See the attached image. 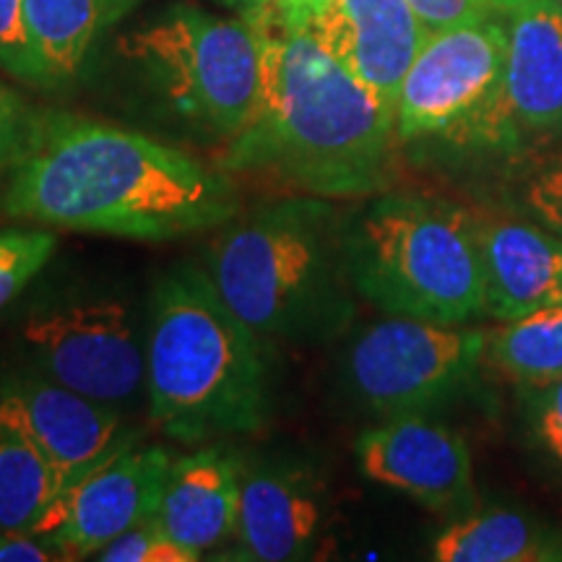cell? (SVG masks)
<instances>
[{"instance_id": "obj_1", "label": "cell", "mask_w": 562, "mask_h": 562, "mask_svg": "<svg viewBox=\"0 0 562 562\" xmlns=\"http://www.w3.org/2000/svg\"><path fill=\"white\" fill-rule=\"evenodd\" d=\"M0 191V211L42 227L167 243L237 214L224 170L146 136L45 110L40 136Z\"/></svg>"}, {"instance_id": "obj_2", "label": "cell", "mask_w": 562, "mask_h": 562, "mask_svg": "<svg viewBox=\"0 0 562 562\" xmlns=\"http://www.w3.org/2000/svg\"><path fill=\"white\" fill-rule=\"evenodd\" d=\"M261 42V79L248 121L227 140L224 172L263 175L321 199L389 188L396 112L378 100L307 26L284 24L271 3L248 5Z\"/></svg>"}, {"instance_id": "obj_3", "label": "cell", "mask_w": 562, "mask_h": 562, "mask_svg": "<svg viewBox=\"0 0 562 562\" xmlns=\"http://www.w3.org/2000/svg\"><path fill=\"white\" fill-rule=\"evenodd\" d=\"M261 341L199 266L161 273L146 313L154 427L191 446L261 430L271 409Z\"/></svg>"}, {"instance_id": "obj_4", "label": "cell", "mask_w": 562, "mask_h": 562, "mask_svg": "<svg viewBox=\"0 0 562 562\" xmlns=\"http://www.w3.org/2000/svg\"><path fill=\"white\" fill-rule=\"evenodd\" d=\"M203 271L263 341L307 344L347 321L341 224L321 195L235 214L209 245Z\"/></svg>"}, {"instance_id": "obj_5", "label": "cell", "mask_w": 562, "mask_h": 562, "mask_svg": "<svg viewBox=\"0 0 562 562\" xmlns=\"http://www.w3.org/2000/svg\"><path fill=\"white\" fill-rule=\"evenodd\" d=\"M351 286L389 315L469 323L484 313L476 216L419 193H375L341 224Z\"/></svg>"}, {"instance_id": "obj_6", "label": "cell", "mask_w": 562, "mask_h": 562, "mask_svg": "<svg viewBox=\"0 0 562 562\" xmlns=\"http://www.w3.org/2000/svg\"><path fill=\"white\" fill-rule=\"evenodd\" d=\"M123 53L180 115L229 140L248 121L261 79V42L248 16L172 3L123 40Z\"/></svg>"}, {"instance_id": "obj_7", "label": "cell", "mask_w": 562, "mask_h": 562, "mask_svg": "<svg viewBox=\"0 0 562 562\" xmlns=\"http://www.w3.org/2000/svg\"><path fill=\"white\" fill-rule=\"evenodd\" d=\"M508 24L492 16L432 32L406 70L396 138H446L497 149L521 146L505 100Z\"/></svg>"}, {"instance_id": "obj_8", "label": "cell", "mask_w": 562, "mask_h": 562, "mask_svg": "<svg viewBox=\"0 0 562 562\" xmlns=\"http://www.w3.org/2000/svg\"><path fill=\"white\" fill-rule=\"evenodd\" d=\"M482 362L480 328L389 315L357 336L344 372L351 396L389 419L435 409L472 381Z\"/></svg>"}, {"instance_id": "obj_9", "label": "cell", "mask_w": 562, "mask_h": 562, "mask_svg": "<svg viewBox=\"0 0 562 562\" xmlns=\"http://www.w3.org/2000/svg\"><path fill=\"white\" fill-rule=\"evenodd\" d=\"M34 370L117 412L146 402V318L125 300L74 297L40 307L21 328Z\"/></svg>"}, {"instance_id": "obj_10", "label": "cell", "mask_w": 562, "mask_h": 562, "mask_svg": "<svg viewBox=\"0 0 562 562\" xmlns=\"http://www.w3.org/2000/svg\"><path fill=\"white\" fill-rule=\"evenodd\" d=\"M172 461L165 448L138 442L115 453L63 492L40 537L66 560L97 558L123 531L157 516Z\"/></svg>"}, {"instance_id": "obj_11", "label": "cell", "mask_w": 562, "mask_h": 562, "mask_svg": "<svg viewBox=\"0 0 562 562\" xmlns=\"http://www.w3.org/2000/svg\"><path fill=\"white\" fill-rule=\"evenodd\" d=\"M0 417L16 425L47 456L66 490L138 442L123 412L70 391L37 370L0 381Z\"/></svg>"}, {"instance_id": "obj_12", "label": "cell", "mask_w": 562, "mask_h": 562, "mask_svg": "<svg viewBox=\"0 0 562 562\" xmlns=\"http://www.w3.org/2000/svg\"><path fill=\"white\" fill-rule=\"evenodd\" d=\"M357 461L368 480L409 495L435 513L474 505L472 453L461 435L425 414L389 417L357 438Z\"/></svg>"}, {"instance_id": "obj_13", "label": "cell", "mask_w": 562, "mask_h": 562, "mask_svg": "<svg viewBox=\"0 0 562 562\" xmlns=\"http://www.w3.org/2000/svg\"><path fill=\"white\" fill-rule=\"evenodd\" d=\"M307 30L393 112L406 70L430 37L406 0H331Z\"/></svg>"}, {"instance_id": "obj_14", "label": "cell", "mask_w": 562, "mask_h": 562, "mask_svg": "<svg viewBox=\"0 0 562 562\" xmlns=\"http://www.w3.org/2000/svg\"><path fill=\"white\" fill-rule=\"evenodd\" d=\"M323 521L321 492L305 469L258 461L243 469L235 539L256 562L307 560Z\"/></svg>"}, {"instance_id": "obj_15", "label": "cell", "mask_w": 562, "mask_h": 562, "mask_svg": "<svg viewBox=\"0 0 562 562\" xmlns=\"http://www.w3.org/2000/svg\"><path fill=\"white\" fill-rule=\"evenodd\" d=\"M484 271V313L513 321L562 305V237L516 216L476 220Z\"/></svg>"}, {"instance_id": "obj_16", "label": "cell", "mask_w": 562, "mask_h": 562, "mask_svg": "<svg viewBox=\"0 0 562 562\" xmlns=\"http://www.w3.org/2000/svg\"><path fill=\"white\" fill-rule=\"evenodd\" d=\"M508 66L505 100L524 136H562V9L558 0H529L505 16Z\"/></svg>"}, {"instance_id": "obj_17", "label": "cell", "mask_w": 562, "mask_h": 562, "mask_svg": "<svg viewBox=\"0 0 562 562\" xmlns=\"http://www.w3.org/2000/svg\"><path fill=\"white\" fill-rule=\"evenodd\" d=\"M240 508V461L220 448H203L172 461L157 521L175 542L195 554L235 537Z\"/></svg>"}, {"instance_id": "obj_18", "label": "cell", "mask_w": 562, "mask_h": 562, "mask_svg": "<svg viewBox=\"0 0 562 562\" xmlns=\"http://www.w3.org/2000/svg\"><path fill=\"white\" fill-rule=\"evenodd\" d=\"M138 0H26V21L47 76V89L74 81L91 47Z\"/></svg>"}, {"instance_id": "obj_19", "label": "cell", "mask_w": 562, "mask_h": 562, "mask_svg": "<svg viewBox=\"0 0 562 562\" xmlns=\"http://www.w3.org/2000/svg\"><path fill=\"white\" fill-rule=\"evenodd\" d=\"M432 558L440 562H558L562 531L510 510L463 516L435 539Z\"/></svg>"}, {"instance_id": "obj_20", "label": "cell", "mask_w": 562, "mask_h": 562, "mask_svg": "<svg viewBox=\"0 0 562 562\" xmlns=\"http://www.w3.org/2000/svg\"><path fill=\"white\" fill-rule=\"evenodd\" d=\"M63 490V476L47 456L0 417V531L40 537Z\"/></svg>"}, {"instance_id": "obj_21", "label": "cell", "mask_w": 562, "mask_h": 562, "mask_svg": "<svg viewBox=\"0 0 562 562\" xmlns=\"http://www.w3.org/2000/svg\"><path fill=\"white\" fill-rule=\"evenodd\" d=\"M484 362L505 381L542 391L562 378V305L542 307L484 331Z\"/></svg>"}, {"instance_id": "obj_22", "label": "cell", "mask_w": 562, "mask_h": 562, "mask_svg": "<svg viewBox=\"0 0 562 562\" xmlns=\"http://www.w3.org/2000/svg\"><path fill=\"white\" fill-rule=\"evenodd\" d=\"M55 248L58 235L47 227L0 229V311L32 284Z\"/></svg>"}, {"instance_id": "obj_23", "label": "cell", "mask_w": 562, "mask_h": 562, "mask_svg": "<svg viewBox=\"0 0 562 562\" xmlns=\"http://www.w3.org/2000/svg\"><path fill=\"white\" fill-rule=\"evenodd\" d=\"M0 68L21 83L47 89L45 68L26 21V0H0Z\"/></svg>"}, {"instance_id": "obj_24", "label": "cell", "mask_w": 562, "mask_h": 562, "mask_svg": "<svg viewBox=\"0 0 562 562\" xmlns=\"http://www.w3.org/2000/svg\"><path fill=\"white\" fill-rule=\"evenodd\" d=\"M97 560L102 562H195L201 554H195L188 547L161 529L157 516L146 518L133 529L123 531L121 537L112 539L97 552Z\"/></svg>"}, {"instance_id": "obj_25", "label": "cell", "mask_w": 562, "mask_h": 562, "mask_svg": "<svg viewBox=\"0 0 562 562\" xmlns=\"http://www.w3.org/2000/svg\"><path fill=\"white\" fill-rule=\"evenodd\" d=\"M45 110L32 108L24 97L0 83V172H9L30 154L40 136Z\"/></svg>"}, {"instance_id": "obj_26", "label": "cell", "mask_w": 562, "mask_h": 562, "mask_svg": "<svg viewBox=\"0 0 562 562\" xmlns=\"http://www.w3.org/2000/svg\"><path fill=\"white\" fill-rule=\"evenodd\" d=\"M524 203L542 227L562 237V146L533 167L524 186Z\"/></svg>"}, {"instance_id": "obj_27", "label": "cell", "mask_w": 562, "mask_h": 562, "mask_svg": "<svg viewBox=\"0 0 562 562\" xmlns=\"http://www.w3.org/2000/svg\"><path fill=\"white\" fill-rule=\"evenodd\" d=\"M427 32H442L451 26L472 24L492 16L487 0H406Z\"/></svg>"}, {"instance_id": "obj_28", "label": "cell", "mask_w": 562, "mask_h": 562, "mask_svg": "<svg viewBox=\"0 0 562 562\" xmlns=\"http://www.w3.org/2000/svg\"><path fill=\"white\" fill-rule=\"evenodd\" d=\"M537 435L547 451L562 463V378L542 389L537 402Z\"/></svg>"}, {"instance_id": "obj_29", "label": "cell", "mask_w": 562, "mask_h": 562, "mask_svg": "<svg viewBox=\"0 0 562 562\" xmlns=\"http://www.w3.org/2000/svg\"><path fill=\"white\" fill-rule=\"evenodd\" d=\"M63 554L50 539L34 533L0 531V562H63Z\"/></svg>"}, {"instance_id": "obj_30", "label": "cell", "mask_w": 562, "mask_h": 562, "mask_svg": "<svg viewBox=\"0 0 562 562\" xmlns=\"http://www.w3.org/2000/svg\"><path fill=\"white\" fill-rule=\"evenodd\" d=\"M277 16L290 26H311L313 19L326 9L331 0H269Z\"/></svg>"}, {"instance_id": "obj_31", "label": "cell", "mask_w": 562, "mask_h": 562, "mask_svg": "<svg viewBox=\"0 0 562 562\" xmlns=\"http://www.w3.org/2000/svg\"><path fill=\"white\" fill-rule=\"evenodd\" d=\"M529 3V0H487V5L495 13H503V16H508L516 9H521V5Z\"/></svg>"}, {"instance_id": "obj_32", "label": "cell", "mask_w": 562, "mask_h": 562, "mask_svg": "<svg viewBox=\"0 0 562 562\" xmlns=\"http://www.w3.org/2000/svg\"><path fill=\"white\" fill-rule=\"evenodd\" d=\"M232 3H245V5H258V3H266V0H232Z\"/></svg>"}, {"instance_id": "obj_33", "label": "cell", "mask_w": 562, "mask_h": 562, "mask_svg": "<svg viewBox=\"0 0 562 562\" xmlns=\"http://www.w3.org/2000/svg\"><path fill=\"white\" fill-rule=\"evenodd\" d=\"M558 3H560V9H562V0H558Z\"/></svg>"}]
</instances>
